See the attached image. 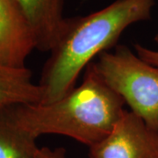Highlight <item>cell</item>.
Masks as SVG:
<instances>
[{"mask_svg":"<svg viewBox=\"0 0 158 158\" xmlns=\"http://www.w3.org/2000/svg\"><path fill=\"white\" fill-rule=\"evenodd\" d=\"M155 3L156 0H115L88 15L66 18L41 71L40 104L56 101L75 88L83 70L95 57L116 46L126 29L150 19Z\"/></svg>","mask_w":158,"mask_h":158,"instance_id":"1","label":"cell"},{"mask_svg":"<svg viewBox=\"0 0 158 158\" xmlns=\"http://www.w3.org/2000/svg\"><path fill=\"white\" fill-rule=\"evenodd\" d=\"M124 106L92 62L82 83L60 99L47 105L14 106L12 113L18 124L36 138L67 136L90 148L113 129L126 111Z\"/></svg>","mask_w":158,"mask_h":158,"instance_id":"2","label":"cell"},{"mask_svg":"<svg viewBox=\"0 0 158 158\" xmlns=\"http://www.w3.org/2000/svg\"><path fill=\"white\" fill-rule=\"evenodd\" d=\"M94 62L107 85L130 112L158 134V67L142 60L128 47L117 45Z\"/></svg>","mask_w":158,"mask_h":158,"instance_id":"3","label":"cell"},{"mask_svg":"<svg viewBox=\"0 0 158 158\" xmlns=\"http://www.w3.org/2000/svg\"><path fill=\"white\" fill-rule=\"evenodd\" d=\"M89 148V158H156L158 134L125 111L109 135Z\"/></svg>","mask_w":158,"mask_h":158,"instance_id":"4","label":"cell"},{"mask_svg":"<svg viewBox=\"0 0 158 158\" xmlns=\"http://www.w3.org/2000/svg\"><path fill=\"white\" fill-rule=\"evenodd\" d=\"M34 49V33L21 8L15 0H0V65L25 68Z\"/></svg>","mask_w":158,"mask_h":158,"instance_id":"5","label":"cell"},{"mask_svg":"<svg viewBox=\"0 0 158 158\" xmlns=\"http://www.w3.org/2000/svg\"><path fill=\"white\" fill-rule=\"evenodd\" d=\"M32 27L36 49L50 52L56 44L66 18L64 0H15Z\"/></svg>","mask_w":158,"mask_h":158,"instance_id":"6","label":"cell"},{"mask_svg":"<svg viewBox=\"0 0 158 158\" xmlns=\"http://www.w3.org/2000/svg\"><path fill=\"white\" fill-rule=\"evenodd\" d=\"M41 98V88L34 83L29 69L0 65V108L40 104Z\"/></svg>","mask_w":158,"mask_h":158,"instance_id":"7","label":"cell"},{"mask_svg":"<svg viewBox=\"0 0 158 158\" xmlns=\"http://www.w3.org/2000/svg\"><path fill=\"white\" fill-rule=\"evenodd\" d=\"M37 139L18 124L12 106L0 108V158H35Z\"/></svg>","mask_w":158,"mask_h":158,"instance_id":"8","label":"cell"},{"mask_svg":"<svg viewBox=\"0 0 158 158\" xmlns=\"http://www.w3.org/2000/svg\"><path fill=\"white\" fill-rule=\"evenodd\" d=\"M155 40L158 43V34L156 35ZM134 48L138 56L154 66L158 67V49L148 48L147 47H144L138 43L135 44Z\"/></svg>","mask_w":158,"mask_h":158,"instance_id":"9","label":"cell"},{"mask_svg":"<svg viewBox=\"0 0 158 158\" xmlns=\"http://www.w3.org/2000/svg\"><path fill=\"white\" fill-rule=\"evenodd\" d=\"M35 158H70L67 150L62 147H39Z\"/></svg>","mask_w":158,"mask_h":158,"instance_id":"10","label":"cell"},{"mask_svg":"<svg viewBox=\"0 0 158 158\" xmlns=\"http://www.w3.org/2000/svg\"><path fill=\"white\" fill-rule=\"evenodd\" d=\"M156 158H158V156H156Z\"/></svg>","mask_w":158,"mask_h":158,"instance_id":"11","label":"cell"}]
</instances>
